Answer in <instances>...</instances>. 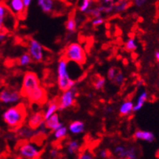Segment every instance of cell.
Here are the masks:
<instances>
[{
    "label": "cell",
    "instance_id": "d6986e66",
    "mask_svg": "<svg viewBox=\"0 0 159 159\" xmlns=\"http://www.w3.org/2000/svg\"><path fill=\"white\" fill-rule=\"evenodd\" d=\"M37 4L44 13H51L55 8L54 0H37Z\"/></svg>",
    "mask_w": 159,
    "mask_h": 159
},
{
    "label": "cell",
    "instance_id": "8d00e7d4",
    "mask_svg": "<svg viewBox=\"0 0 159 159\" xmlns=\"http://www.w3.org/2000/svg\"><path fill=\"white\" fill-rule=\"evenodd\" d=\"M148 2H149V0H132L133 5L136 6V7H139V8L143 7Z\"/></svg>",
    "mask_w": 159,
    "mask_h": 159
},
{
    "label": "cell",
    "instance_id": "f6af8a7d",
    "mask_svg": "<svg viewBox=\"0 0 159 159\" xmlns=\"http://www.w3.org/2000/svg\"><path fill=\"white\" fill-rule=\"evenodd\" d=\"M137 84H138L139 86H141L144 84V82H143V80H139L138 82H137Z\"/></svg>",
    "mask_w": 159,
    "mask_h": 159
},
{
    "label": "cell",
    "instance_id": "e0dca14e",
    "mask_svg": "<svg viewBox=\"0 0 159 159\" xmlns=\"http://www.w3.org/2000/svg\"><path fill=\"white\" fill-rule=\"evenodd\" d=\"M134 112V102L132 100H125L121 105L119 106V115L126 117V116H129Z\"/></svg>",
    "mask_w": 159,
    "mask_h": 159
},
{
    "label": "cell",
    "instance_id": "6da1fadb",
    "mask_svg": "<svg viewBox=\"0 0 159 159\" xmlns=\"http://www.w3.org/2000/svg\"><path fill=\"white\" fill-rule=\"evenodd\" d=\"M27 115V109L25 105L18 103L16 106L8 107L2 113V119L10 129L16 131L23 125Z\"/></svg>",
    "mask_w": 159,
    "mask_h": 159
},
{
    "label": "cell",
    "instance_id": "484cf974",
    "mask_svg": "<svg viewBox=\"0 0 159 159\" xmlns=\"http://www.w3.org/2000/svg\"><path fill=\"white\" fill-rule=\"evenodd\" d=\"M138 48V45L136 43V41L134 38H129L125 42L124 49L128 52H134Z\"/></svg>",
    "mask_w": 159,
    "mask_h": 159
},
{
    "label": "cell",
    "instance_id": "1f68e13d",
    "mask_svg": "<svg viewBox=\"0 0 159 159\" xmlns=\"http://www.w3.org/2000/svg\"><path fill=\"white\" fill-rule=\"evenodd\" d=\"M93 0H81L79 5V11L82 13H85L89 8L92 7Z\"/></svg>",
    "mask_w": 159,
    "mask_h": 159
},
{
    "label": "cell",
    "instance_id": "8fae6325",
    "mask_svg": "<svg viewBox=\"0 0 159 159\" xmlns=\"http://www.w3.org/2000/svg\"><path fill=\"white\" fill-rule=\"evenodd\" d=\"M7 6L8 7L9 10L19 18H23L26 14V7L24 4L23 0H8Z\"/></svg>",
    "mask_w": 159,
    "mask_h": 159
},
{
    "label": "cell",
    "instance_id": "ffe728a7",
    "mask_svg": "<svg viewBox=\"0 0 159 159\" xmlns=\"http://www.w3.org/2000/svg\"><path fill=\"white\" fill-rule=\"evenodd\" d=\"M81 144L77 140H71L66 144V151L69 155H75L80 152Z\"/></svg>",
    "mask_w": 159,
    "mask_h": 159
},
{
    "label": "cell",
    "instance_id": "7402d4cb",
    "mask_svg": "<svg viewBox=\"0 0 159 159\" xmlns=\"http://www.w3.org/2000/svg\"><path fill=\"white\" fill-rule=\"evenodd\" d=\"M106 78L102 76V75H97L93 76L92 80V85L95 90L100 91V90L103 89L106 85Z\"/></svg>",
    "mask_w": 159,
    "mask_h": 159
},
{
    "label": "cell",
    "instance_id": "ab89813d",
    "mask_svg": "<svg viewBox=\"0 0 159 159\" xmlns=\"http://www.w3.org/2000/svg\"><path fill=\"white\" fill-rule=\"evenodd\" d=\"M50 155L51 157H54V158H55V157H59V151L55 149H51V150L50 151Z\"/></svg>",
    "mask_w": 159,
    "mask_h": 159
},
{
    "label": "cell",
    "instance_id": "603a6c76",
    "mask_svg": "<svg viewBox=\"0 0 159 159\" xmlns=\"http://www.w3.org/2000/svg\"><path fill=\"white\" fill-rule=\"evenodd\" d=\"M104 8L105 5H99V6L89 8L86 11L85 14L87 16L93 17V18L102 16V14H104Z\"/></svg>",
    "mask_w": 159,
    "mask_h": 159
},
{
    "label": "cell",
    "instance_id": "60d3db41",
    "mask_svg": "<svg viewBox=\"0 0 159 159\" xmlns=\"http://www.w3.org/2000/svg\"><path fill=\"white\" fill-rule=\"evenodd\" d=\"M24 4L26 7V8H29L30 6H31L32 2H33V0H23Z\"/></svg>",
    "mask_w": 159,
    "mask_h": 159
},
{
    "label": "cell",
    "instance_id": "3957f363",
    "mask_svg": "<svg viewBox=\"0 0 159 159\" xmlns=\"http://www.w3.org/2000/svg\"><path fill=\"white\" fill-rule=\"evenodd\" d=\"M63 58L72 63H78L79 65H83L85 63L87 56L84 47L81 44L77 42H72L65 48L63 51Z\"/></svg>",
    "mask_w": 159,
    "mask_h": 159
},
{
    "label": "cell",
    "instance_id": "bcb514c9",
    "mask_svg": "<svg viewBox=\"0 0 159 159\" xmlns=\"http://www.w3.org/2000/svg\"><path fill=\"white\" fill-rule=\"evenodd\" d=\"M95 2H100V1H102V0H93Z\"/></svg>",
    "mask_w": 159,
    "mask_h": 159
},
{
    "label": "cell",
    "instance_id": "d590c367",
    "mask_svg": "<svg viewBox=\"0 0 159 159\" xmlns=\"http://www.w3.org/2000/svg\"><path fill=\"white\" fill-rule=\"evenodd\" d=\"M98 157L100 158H108L110 157V153L109 151L107 150L106 149H99L98 153Z\"/></svg>",
    "mask_w": 159,
    "mask_h": 159
},
{
    "label": "cell",
    "instance_id": "4316f807",
    "mask_svg": "<svg viewBox=\"0 0 159 159\" xmlns=\"http://www.w3.org/2000/svg\"><path fill=\"white\" fill-rule=\"evenodd\" d=\"M127 146L124 144H117L114 147L112 153L119 158H125V151Z\"/></svg>",
    "mask_w": 159,
    "mask_h": 159
},
{
    "label": "cell",
    "instance_id": "44dd1931",
    "mask_svg": "<svg viewBox=\"0 0 159 159\" xmlns=\"http://www.w3.org/2000/svg\"><path fill=\"white\" fill-rule=\"evenodd\" d=\"M57 111H59V102L58 100H53L47 104L46 110L44 112L45 119H48L50 116H51L54 114L57 113Z\"/></svg>",
    "mask_w": 159,
    "mask_h": 159
},
{
    "label": "cell",
    "instance_id": "8992f818",
    "mask_svg": "<svg viewBox=\"0 0 159 159\" xmlns=\"http://www.w3.org/2000/svg\"><path fill=\"white\" fill-rule=\"evenodd\" d=\"M15 16L7 4L0 2V31L6 30L7 32L13 30L16 26Z\"/></svg>",
    "mask_w": 159,
    "mask_h": 159
},
{
    "label": "cell",
    "instance_id": "d4e9b609",
    "mask_svg": "<svg viewBox=\"0 0 159 159\" xmlns=\"http://www.w3.org/2000/svg\"><path fill=\"white\" fill-rule=\"evenodd\" d=\"M67 133H68V128L63 124L60 128H57L53 132V136L55 140H60L62 139H64L67 136Z\"/></svg>",
    "mask_w": 159,
    "mask_h": 159
},
{
    "label": "cell",
    "instance_id": "4dcf8cb0",
    "mask_svg": "<svg viewBox=\"0 0 159 159\" xmlns=\"http://www.w3.org/2000/svg\"><path fill=\"white\" fill-rule=\"evenodd\" d=\"M125 75L121 71H119L117 72L116 75L115 76L114 80H112V83H113L116 86H121L124 84V82H125Z\"/></svg>",
    "mask_w": 159,
    "mask_h": 159
},
{
    "label": "cell",
    "instance_id": "5b68a950",
    "mask_svg": "<svg viewBox=\"0 0 159 159\" xmlns=\"http://www.w3.org/2000/svg\"><path fill=\"white\" fill-rule=\"evenodd\" d=\"M42 149L37 144L31 141H24L17 148V153L25 159H36L41 156Z\"/></svg>",
    "mask_w": 159,
    "mask_h": 159
},
{
    "label": "cell",
    "instance_id": "f1b7e54d",
    "mask_svg": "<svg viewBox=\"0 0 159 159\" xmlns=\"http://www.w3.org/2000/svg\"><path fill=\"white\" fill-rule=\"evenodd\" d=\"M126 159H136L138 158V149L135 146L127 147L125 151Z\"/></svg>",
    "mask_w": 159,
    "mask_h": 159
},
{
    "label": "cell",
    "instance_id": "f546056e",
    "mask_svg": "<svg viewBox=\"0 0 159 159\" xmlns=\"http://www.w3.org/2000/svg\"><path fill=\"white\" fill-rule=\"evenodd\" d=\"M65 29L67 32L69 33H74L75 32L76 29H77V23H76V20L74 17H71L68 18L65 24Z\"/></svg>",
    "mask_w": 159,
    "mask_h": 159
},
{
    "label": "cell",
    "instance_id": "9a60e30c",
    "mask_svg": "<svg viewBox=\"0 0 159 159\" xmlns=\"http://www.w3.org/2000/svg\"><path fill=\"white\" fill-rule=\"evenodd\" d=\"M67 128H68V132L71 134L77 136L84 133L85 131V124L81 120H75L70 123Z\"/></svg>",
    "mask_w": 159,
    "mask_h": 159
},
{
    "label": "cell",
    "instance_id": "cb8c5ba5",
    "mask_svg": "<svg viewBox=\"0 0 159 159\" xmlns=\"http://www.w3.org/2000/svg\"><path fill=\"white\" fill-rule=\"evenodd\" d=\"M131 2L129 0H119L116 3H114V12L121 13L125 11L129 7Z\"/></svg>",
    "mask_w": 159,
    "mask_h": 159
},
{
    "label": "cell",
    "instance_id": "83f0119b",
    "mask_svg": "<svg viewBox=\"0 0 159 159\" xmlns=\"http://www.w3.org/2000/svg\"><path fill=\"white\" fill-rule=\"evenodd\" d=\"M32 62H33V59H32L31 56H30V55L28 52L24 53L23 55H21L19 59H18V63H19V65L21 66V67L30 66Z\"/></svg>",
    "mask_w": 159,
    "mask_h": 159
},
{
    "label": "cell",
    "instance_id": "5bb4252c",
    "mask_svg": "<svg viewBox=\"0 0 159 159\" xmlns=\"http://www.w3.org/2000/svg\"><path fill=\"white\" fill-rule=\"evenodd\" d=\"M133 136L136 140L148 143L153 142L155 140V135L152 132L147 130H137L135 132Z\"/></svg>",
    "mask_w": 159,
    "mask_h": 159
},
{
    "label": "cell",
    "instance_id": "e575fe53",
    "mask_svg": "<svg viewBox=\"0 0 159 159\" xmlns=\"http://www.w3.org/2000/svg\"><path fill=\"white\" fill-rule=\"evenodd\" d=\"M105 23V19L102 16L100 17H96V18H93L92 20V25L94 28L99 27L101 25H102Z\"/></svg>",
    "mask_w": 159,
    "mask_h": 159
},
{
    "label": "cell",
    "instance_id": "f35d334b",
    "mask_svg": "<svg viewBox=\"0 0 159 159\" xmlns=\"http://www.w3.org/2000/svg\"><path fill=\"white\" fill-rule=\"evenodd\" d=\"M7 37V34L6 30H1L0 31V42H4Z\"/></svg>",
    "mask_w": 159,
    "mask_h": 159
},
{
    "label": "cell",
    "instance_id": "9c48e42d",
    "mask_svg": "<svg viewBox=\"0 0 159 159\" xmlns=\"http://www.w3.org/2000/svg\"><path fill=\"white\" fill-rule=\"evenodd\" d=\"M20 92L10 88H5L0 91V102L4 105H16L20 102Z\"/></svg>",
    "mask_w": 159,
    "mask_h": 159
},
{
    "label": "cell",
    "instance_id": "7dc6e473",
    "mask_svg": "<svg viewBox=\"0 0 159 159\" xmlns=\"http://www.w3.org/2000/svg\"><path fill=\"white\" fill-rule=\"evenodd\" d=\"M158 51H159V50H158Z\"/></svg>",
    "mask_w": 159,
    "mask_h": 159
},
{
    "label": "cell",
    "instance_id": "2e32d148",
    "mask_svg": "<svg viewBox=\"0 0 159 159\" xmlns=\"http://www.w3.org/2000/svg\"><path fill=\"white\" fill-rule=\"evenodd\" d=\"M16 131L17 132V136L24 140H30V139L34 137L36 135V129H33L29 125H22Z\"/></svg>",
    "mask_w": 159,
    "mask_h": 159
},
{
    "label": "cell",
    "instance_id": "74e56055",
    "mask_svg": "<svg viewBox=\"0 0 159 159\" xmlns=\"http://www.w3.org/2000/svg\"><path fill=\"white\" fill-rule=\"evenodd\" d=\"M114 7H115V5L114 3H109V4L105 5L104 8V14H107V15H109L111 14L112 12H114Z\"/></svg>",
    "mask_w": 159,
    "mask_h": 159
},
{
    "label": "cell",
    "instance_id": "7c38bea8",
    "mask_svg": "<svg viewBox=\"0 0 159 159\" xmlns=\"http://www.w3.org/2000/svg\"><path fill=\"white\" fill-rule=\"evenodd\" d=\"M45 121L44 112L43 111H36L34 112L29 117L28 119V125L33 129H38L40 125Z\"/></svg>",
    "mask_w": 159,
    "mask_h": 159
},
{
    "label": "cell",
    "instance_id": "d6a6232c",
    "mask_svg": "<svg viewBox=\"0 0 159 159\" xmlns=\"http://www.w3.org/2000/svg\"><path fill=\"white\" fill-rule=\"evenodd\" d=\"M119 71V69H118L117 67H110L108 71H107V79L109 80L110 81H112L115 78V76L116 75L117 72Z\"/></svg>",
    "mask_w": 159,
    "mask_h": 159
},
{
    "label": "cell",
    "instance_id": "30bf717a",
    "mask_svg": "<svg viewBox=\"0 0 159 159\" xmlns=\"http://www.w3.org/2000/svg\"><path fill=\"white\" fill-rule=\"evenodd\" d=\"M31 103H35V104H43L47 100V93L46 91L40 85L37 89L32 91L29 96L26 98Z\"/></svg>",
    "mask_w": 159,
    "mask_h": 159
},
{
    "label": "cell",
    "instance_id": "7a4b0ae2",
    "mask_svg": "<svg viewBox=\"0 0 159 159\" xmlns=\"http://www.w3.org/2000/svg\"><path fill=\"white\" fill-rule=\"evenodd\" d=\"M76 81L71 78L69 71V61L62 57L57 65V85L60 91L75 87Z\"/></svg>",
    "mask_w": 159,
    "mask_h": 159
},
{
    "label": "cell",
    "instance_id": "7bdbcfd3",
    "mask_svg": "<svg viewBox=\"0 0 159 159\" xmlns=\"http://www.w3.org/2000/svg\"><path fill=\"white\" fill-rule=\"evenodd\" d=\"M155 59L157 60V64H158V67H159V51H156L155 52Z\"/></svg>",
    "mask_w": 159,
    "mask_h": 159
},
{
    "label": "cell",
    "instance_id": "b9f144b4",
    "mask_svg": "<svg viewBox=\"0 0 159 159\" xmlns=\"http://www.w3.org/2000/svg\"><path fill=\"white\" fill-rule=\"evenodd\" d=\"M105 112L107 114H111L113 112V108H112V107H111V106H107V107H106V108H105Z\"/></svg>",
    "mask_w": 159,
    "mask_h": 159
},
{
    "label": "cell",
    "instance_id": "ba28073f",
    "mask_svg": "<svg viewBox=\"0 0 159 159\" xmlns=\"http://www.w3.org/2000/svg\"><path fill=\"white\" fill-rule=\"evenodd\" d=\"M28 53L31 56L33 62L40 63L44 59V47L38 41L34 38H30L28 42Z\"/></svg>",
    "mask_w": 159,
    "mask_h": 159
},
{
    "label": "cell",
    "instance_id": "277c9868",
    "mask_svg": "<svg viewBox=\"0 0 159 159\" xmlns=\"http://www.w3.org/2000/svg\"><path fill=\"white\" fill-rule=\"evenodd\" d=\"M41 85L38 75L32 71H28L25 73L22 80L20 93L23 98H27L32 91Z\"/></svg>",
    "mask_w": 159,
    "mask_h": 159
},
{
    "label": "cell",
    "instance_id": "4fadbf2b",
    "mask_svg": "<svg viewBox=\"0 0 159 159\" xmlns=\"http://www.w3.org/2000/svg\"><path fill=\"white\" fill-rule=\"evenodd\" d=\"M44 124L46 129L48 131H51V132H54L57 128H60L61 126L63 125V123L61 122L60 117L58 113L54 114L50 116L48 119H45Z\"/></svg>",
    "mask_w": 159,
    "mask_h": 159
},
{
    "label": "cell",
    "instance_id": "ee69618b",
    "mask_svg": "<svg viewBox=\"0 0 159 159\" xmlns=\"http://www.w3.org/2000/svg\"><path fill=\"white\" fill-rule=\"evenodd\" d=\"M115 0H102V2L105 4H109V3H112Z\"/></svg>",
    "mask_w": 159,
    "mask_h": 159
},
{
    "label": "cell",
    "instance_id": "836d02e7",
    "mask_svg": "<svg viewBox=\"0 0 159 159\" xmlns=\"http://www.w3.org/2000/svg\"><path fill=\"white\" fill-rule=\"evenodd\" d=\"M78 158L79 159H93L94 155L92 153H90L89 150H84V152H81L78 154Z\"/></svg>",
    "mask_w": 159,
    "mask_h": 159
},
{
    "label": "cell",
    "instance_id": "ac0fdd59",
    "mask_svg": "<svg viewBox=\"0 0 159 159\" xmlns=\"http://www.w3.org/2000/svg\"><path fill=\"white\" fill-rule=\"evenodd\" d=\"M148 99H149V93H148V92L145 91V90H142L139 93L138 97L136 98V102L134 103V112H137V111L142 109L144 104L148 101Z\"/></svg>",
    "mask_w": 159,
    "mask_h": 159
},
{
    "label": "cell",
    "instance_id": "52a82bcc",
    "mask_svg": "<svg viewBox=\"0 0 159 159\" xmlns=\"http://www.w3.org/2000/svg\"><path fill=\"white\" fill-rule=\"evenodd\" d=\"M76 93H77V90H76L75 86L73 88L70 89L63 91L62 94L60 95L59 98L58 99L59 111H64V110L73 107L75 102Z\"/></svg>",
    "mask_w": 159,
    "mask_h": 159
}]
</instances>
